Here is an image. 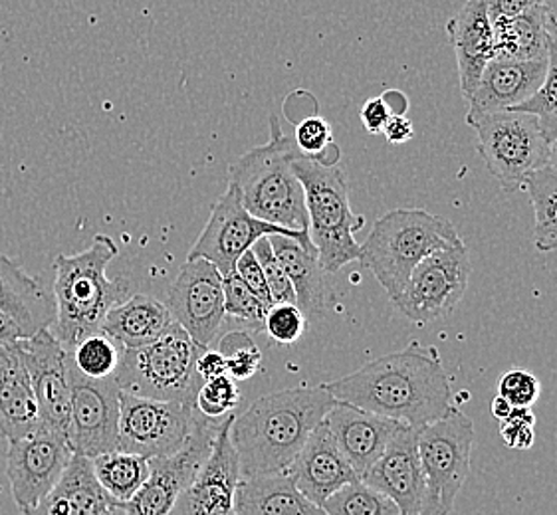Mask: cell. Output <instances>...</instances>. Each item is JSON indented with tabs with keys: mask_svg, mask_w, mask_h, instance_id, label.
I'll use <instances>...</instances> for the list:
<instances>
[{
	"mask_svg": "<svg viewBox=\"0 0 557 515\" xmlns=\"http://www.w3.org/2000/svg\"><path fill=\"white\" fill-rule=\"evenodd\" d=\"M474 440V423L457 406L441 420L419 428V459L424 474L421 515H450L469 478Z\"/></svg>",
	"mask_w": 557,
	"mask_h": 515,
	"instance_id": "ba28073f",
	"label": "cell"
},
{
	"mask_svg": "<svg viewBox=\"0 0 557 515\" xmlns=\"http://www.w3.org/2000/svg\"><path fill=\"white\" fill-rule=\"evenodd\" d=\"M91 466L101 488L125 504L146 483L151 472L149 460L135 454H125L120 450L91 459Z\"/></svg>",
	"mask_w": 557,
	"mask_h": 515,
	"instance_id": "4dcf8cb0",
	"label": "cell"
},
{
	"mask_svg": "<svg viewBox=\"0 0 557 515\" xmlns=\"http://www.w3.org/2000/svg\"><path fill=\"white\" fill-rule=\"evenodd\" d=\"M0 312L16 322L24 337L50 329L57 319L54 296L4 254H0Z\"/></svg>",
	"mask_w": 557,
	"mask_h": 515,
	"instance_id": "484cf974",
	"label": "cell"
},
{
	"mask_svg": "<svg viewBox=\"0 0 557 515\" xmlns=\"http://www.w3.org/2000/svg\"><path fill=\"white\" fill-rule=\"evenodd\" d=\"M235 272L238 274V278L245 281L246 286L252 290L258 300L270 310L272 307V298H270L267 280H264V272L260 268V262H258L252 250H248V252L240 256V260L236 262Z\"/></svg>",
	"mask_w": 557,
	"mask_h": 515,
	"instance_id": "ee69618b",
	"label": "cell"
},
{
	"mask_svg": "<svg viewBox=\"0 0 557 515\" xmlns=\"http://www.w3.org/2000/svg\"><path fill=\"white\" fill-rule=\"evenodd\" d=\"M296 151L294 139L284 135L278 117L272 115L268 143L231 163L228 183L235 185L243 206L258 221L310 235L306 194L292 167Z\"/></svg>",
	"mask_w": 557,
	"mask_h": 515,
	"instance_id": "277c9868",
	"label": "cell"
},
{
	"mask_svg": "<svg viewBox=\"0 0 557 515\" xmlns=\"http://www.w3.org/2000/svg\"><path fill=\"white\" fill-rule=\"evenodd\" d=\"M535 416L528 406H513L512 413L500 423V437L506 447L530 450L535 442Z\"/></svg>",
	"mask_w": 557,
	"mask_h": 515,
	"instance_id": "7bdbcfd3",
	"label": "cell"
},
{
	"mask_svg": "<svg viewBox=\"0 0 557 515\" xmlns=\"http://www.w3.org/2000/svg\"><path fill=\"white\" fill-rule=\"evenodd\" d=\"M165 305L199 348L211 349L226 317L223 274L207 260H187L169 286Z\"/></svg>",
	"mask_w": 557,
	"mask_h": 515,
	"instance_id": "9a60e30c",
	"label": "cell"
},
{
	"mask_svg": "<svg viewBox=\"0 0 557 515\" xmlns=\"http://www.w3.org/2000/svg\"><path fill=\"white\" fill-rule=\"evenodd\" d=\"M120 254L108 235H96L84 252L54 260L57 319L50 329L62 349L70 353L84 337L101 331L106 315L129 298V284L110 280L106 269Z\"/></svg>",
	"mask_w": 557,
	"mask_h": 515,
	"instance_id": "3957f363",
	"label": "cell"
},
{
	"mask_svg": "<svg viewBox=\"0 0 557 515\" xmlns=\"http://www.w3.org/2000/svg\"><path fill=\"white\" fill-rule=\"evenodd\" d=\"M494 58L508 62L546 60L549 50L542 7L518 14L500 16L492 21Z\"/></svg>",
	"mask_w": 557,
	"mask_h": 515,
	"instance_id": "f546056e",
	"label": "cell"
},
{
	"mask_svg": "<svg viewBox=\"0 0 557 515\" xmlns=\"http://www.w3.org/2000/svg\"><path fill=\"white\" fill-rule=\"evenodd\" d=\"M513 112L532 113L540 124L542 134L552 143L557 137V45L549 42L547 50L546 79L534 98L522 105L512 108Z\"/></svg>",
	"mask_w": 557,
	"mask_h": 515,
	"instance_id": "e575fe53",
	"label": "cell"
},
{
	"mask_svg": "<svg viewBox=\"0 0 557 515\" xmlns=\"http://www.w3.org/2000/svg\"><path fill=\"white\" fill-rule=\"evenodd\" d=\"M18 339H24L21 327H18L16 322L11 319L9 315L0 312V348H2V346H9V343H14V341H18Z\"/></svg>",
	"mask_w": 557,
	"mask_h": 515,
	"instance_id": "f907efd6",
	"label": "cell"
},
{
	"mask_svg": "<svg viewBox=\"0 0 557 515\" xmlns=\"http://www.w3.org/2000/svg\"><path fill=\"white\" fill-rule=\"evenodd\" d=\"M547 167L554 168L557 173V137L549 143V155H547Z\"/></svg>",
	"mask_w": 557,
	"mask_h": 515,
	"instance_id": "f5cc1de1",
	"label": "cell"
},
{
	"mask_svg": "<svg viewBox=\"0 0 557 515\" xmlns=\"http://www.w3.org/2000/svg\"><path fill=\"white\" fill-rule=\"evenodd\" d=\"M173 324V315L165 303L135 293L106 315L101 331L123 349H137L157 341Z\"/></svg>",
	"mask_w": 557,
	"mask_h": 515,
	"instance_id": "f1b7e54d",
	"label": "cell"
},
{
	"mask_svg": "<svg viewBox=\"0 0 557 515\" xmlns=\"http://www.w3.org/2000/svg\"><path fill=\"white\" fill-rule=\"evenodd\" d=\"M448 40L457 56L460 91L469 100L486 66L494 60L492 18L486 0H467L446 24Z\"/></svg>",
	"mask_w": 557,
	"mask_h": 515,
	"instance_id": "603a6c76",
	"label": "cell"
},
{
	"mask_svg": "<svg viewBox=\"0 0 557 515\" xmlns=\"http://www.w3.org/2000/svg\"><path fill=\"white\" fill-rule=\"evenodd\" d=\"M513 406L512 404L508 403L506 399H502L500 394L492 401L491 404V413L498 423H502V420H506L508 416H510V413H512Z\"/></svg>",
	"mask_w": 557,
	"mask_h": 515,
	"instance_id": "816d5d0a",
	"label": "cell"
},
{
	"mask_svg": "<svg viewBox=\"0 0 557 515\" xmlns=\"http://www.w3.org/2000/svg\"><path fill=\"white\" fill-rule=\"evenodd\" d=\"M469 250L465 242L436 250L412 269L401 293L391 302L412 324L429 325L453 314L469 288Z\"/></svg>",
	"mask_w": 557,
	"mask_h": 515,
	"instance_id": "8fae6325",
	"label": "cell"
},
{
	"mask_svg": "<svg viewBox=\"0 0 557 515\" xmlns=\"http://www.w3.org/2000/svg\"><path fill=\"white\" fill-rule=\"evenodd\" d=\"M221 420L201 415L187 444L169 459L149 460L151 472L146 483L125 504V515H169L178 495L189 488L202 464L211 456Z\"/></svg>",
	"mask_w": 557,
	"mask_h": 515,
	"instance_id": "5bb4252c",
	"label": "cell"
},
{
	"mask_svg": "<svg viewBox=\"0 0 557 515\" xmlns=\"http://www.w3.org/2000/svg\"><path fill=\"white\" fill-rule=\"evenodd\" d=\"M72 456L67 438L42 426L30 437L9 442L7 476L21 512L36 507L54 490Z\"/></svg>",
	"mask_w": 557,
	"mask_h": 515,
	"instance_id": "2e32d148",
	"label": "cell"
},
{
	"mask_svg": "<svg viewBox=\"0 0 557 515\" xmlns=\"http://www.w3.org/2000/svg\"><path fill=\"white\" fill-rule=\"evenodd\" d=\"M337 403L320 387L270 392L250 404L231 426L240 478L290 470L304 444Z\"/></svg>",
	"mask_w": 557,
	"mask_h": 515,
	"instance_id": "7a4b0ae2",
	"label": "cell"
},
{
	"mask_svg": "<svg viewBox=\"0 0 557 515\" xmlns=\"http://www.w3.org/2000/svg\"><path fill=\"white\" fill-rule=\"evenodd\" d=\"M252 252L260 262V268L264 272V280H267L268 291H270V298H272V305L274 303H296L294 286H292L286 269L280 264L278 258L274 254L268 236L258 240L257 244L252 247Z\"/></svg>",
	"mask_w": 557,
	"mask_h": 515,
	"instance_id": "f35d334b",
	"label": "cell"
},
{
	"mask_svg": "<svg viewBox=\"0 0 557 515\" xmlns=\"http://www.w3.org/2000/svg\"><path fill=\"white\" fill-rule=\"evenodd\" d=\"M294 143L301 155L308 158H325L330 151H334V134L332 125L327 124L320 115H310L296 125Z\"/></svg>",
	"mask_w": 557,
	"mask_h": 515,
	"instance_id": "60d3db41",
	"label": "cell"
},
{
	"mask_svg": "<svg viewBox=\"0 0 557 515\" xmlns=\"http://www.w3.org/2000/svg\"><path fill=\"white\" fill-rule=\"evenodd\" d=\"M389 105L385 103V100L377 96V98H371V100L363 103L361 108V124L366 127V131L371 135H381L385 125L391 120Z\"/></svg>",
	"mask_w": 557,
	"mask_h": 515,
	"instance_id": "f6af8a7d",
	"label": "cell"
},
{
	"mask_svg": "<svg viewBox=\"0 0 557 515\" xmlns=\"http://www.w3.org/2000/svg\"><path fill=\"white\" fill-rule=\"evenodd\" d=\"M361 482L391 498L401 515H421L424 474L419 459V428L403 425Z\"/></svg>",
	"mask_w": 557,
	"mask_h": 515,
	"instance_id": "d6986e66",
	"label": "cell"
},
{
	"mask_svg": "<svg viewBox=\"0 0 557 515\" xmlns=\"http://www.w3.org/2000/svg\"><path fill=\"white\" fill-rule=\"evenodd\" d=\"M23 355L33 381L40 426L58 435H67L72 385L67 370V353L50 329L24 337Z\"/></svg>",
	"mask_w": 557,
	"mask_h": 515,
	"instance_id": "e0dca14e",
	"label": "cell"
},
{
	"mask_svg": "<svg viewBox=\"0 0 557 515\" xmlns=\"http://www.w3.org/2000/svg\"><path fill=\"white\" fill-rule=\"evenodd\" d=\"M381 135L389 141L391 146H403L414 137V127L407 120V115H391V120Z\"/></svg>",
	"mask_w": 557,
	"mask_h": 515,
	"instance_id": "c3c4849f",
	"label": "cell"
},
{
	"mask_svg": "<svg viewBox=\"0 0 557 515\" xmlns=\"http://www.w3.org/2000/svg\"><path fill=\"white\" fill-rule=\"evenodd\" d=\"M40 428L33 381L23 355V339L0 348V435L26 438Z\"/></svg>",
	"mask_w": 557,
	"mask_h": 515,
	"instance_id": "d4e9b609",
	"label": "cell"
},
{
	"mask_svg": "<svg viewBox=\"0 0 557 515\" xmlns=\"http://www.w3.org/2000/svg\"><path fill=\"white\" fill-rule=\"evenodd\" d=\"M288 474L298 490L318 505H323L330 495L347 483L359 480L323 420L315 426Z\"/></svg>",
	"mask_w": 557,
	"mask_h": 515,
	"instance_id": "44dd1931",
	"label": "cell"
},
{
	"mask_svg": "<svg viewBox=\"0 0 557 515\" xmlns=\"http://www.w3.org/2000/svg\"><path fill=\"white\" fill-rule=\"evenodd\" d=\"M117 450L141 459H169L187 444L201 413L190 404L120 394Z\"/></svg>",
	"mask_w": 557,
	"mask_h": 515,
	"instance_id": "30bf717a",
	"label": "cell"
},
{
	"mask_svg": "<svg viewBox=\"0 0 557 515\" xmlns=\"http://www.w3.org/2000/svg\"><path fill=\"white\" fill-rule=\"evenodd\" d=\"M458 242L462 238L457 226L443 216L423 209H395L375 221L361 244L359 262L393 300L424 258Z\"/></svg>",
	"mask_w": 557,
	"mask_h": 515,
	"instance_id": "8992f818",
	"label": "cell"
},
{
	"mask_svg": "<svg viewBox=\"0 0 557 515\" xmlns=\"http://www.w3.org/2000/svg\"><path fill=\"white\" fill-rule=\"evenodd\" d=\"M23 515H125V502L101 488L91 460L74 454L54 490Z\"/></svg>",
	"mask_w": 557,
	"mask_h": 515,
	"instance_id": "cb8c5ba5",
	"label": "cell"
},
{
	"mask_svg": "<svg viewBox=\"0 0 557 515\" xmlns=\"http://www.w3.org/2000/svg\"><path fill=\"white\" fill-rule=\"evenodd\" d=\"M337 159L308 158L296 151L292 161L306 194L310 240L325 274L359 260L356 235L366 226V218L351 211L346 173L337 167Z\"/></svg>",
	"mask_w": 557,
	"mask_h": 515,
	"instance_id": "5b68a950",
	"label": "cell"
},
{
	"mask_svg": "<svg viewBox=\"0 0 557 515\" xmlns=\"http://www.w3.org/2000/svg\"><path fill=\"white\" fill-rule=\"evenodd\" d=\"M308 319L296 303H274L264 317V331L280 346H294L306 331Z\"/></svg>",
	"mask_w": 557,
	"mask_h": 515,
	"instance_id": "ab89813d",
	"label": "cell"
},
{
	"mask_svg": "<svg viewBox=\"0 0 557 515\" xmlns=\"http://www.w3.org/2000/svg\"><path fill=\"white\" fill-rule=\"evenodd\" d=\"M240 397L243 394L238 389V382L233 377L223 375L202 382L195 406L205 418L223 420L226 416L233 415V411L240 404Z\"/></svg>",
	"mask_w": 557,
	"mask_h": 515,
	"instance_id": "74e56055",
	"label": "cell"
},
{
	"mask_svg": "<svg viewBox=\"0 0 557 515\" xmlns=\"http://www.w3.org/2000/svg\"><path fill=\"white\" fill-rule=\"evenodd\" d=\"M122 355L123 348L117 341H113L112 337L106 336L103 331H96L84 337L78 346L67 353V359L74 365V369L84 377L101 381L112 379L120 367Z\"/></svg>",
	"mask_w": 557,
	"mask_h": 515,
	"instance_id": "d6a6232c",
	"label": "cell"
},
{
	"mask_svg": "<svg viewBox=\"0 0 557 515\" xmlns=\"http://www.w3.org/2000/svg\"><path fill=\"white\" fill-rule=\"evenodd\" d=\"M236 415L221 420L211 456L201 470L178 495L169 515H236L235 492L240 482V468L231 442V426Z\"/></svg>",
	"mask_w": 557,
	"mask_h": 515,
	"instance_id": "ac0fdd59",
	"label": "cell"
},
{
	"mask_svg": "<svg viewBox=\"0 0 557 515\" xmlns=\"http://www.w3.org/2000/svg\"><path fill=\"white\" fill-rule=\"evenodd\" d=\"M546 72L547 58L532 62H508L494 58L484 70L476 90L467 100V120L522 105L542 88Z\"/></svg>",
	"mask_w": 557,
	"mask_h": 515,
	"instance_id": "7402d4cb",
	"label": "cell"
},
{
	"mask_svg": "<svg viewBox=\"0 0 557 515\" xmlns=\"http://www.w3.org/2000/svg\"><path fill=\"white\" fill-rule=\"evenodd\" d=\"M219 351L226 361V373L236 382L248 381L262 369V351L248 331H231L219 341Z\"/></svg>",
	"mask_w": 557,
	"mask_h": 515,
	"instance_id": "8d00e7d4",
	"label": "cell"
},
{
	"mask_svg": "<svg viewBox=\"0 0 557 515\" xmlns=\"http://www.w3.org/2000/svg\"><path fill=\"white\" fill-rule=\"evenodd\" d=\"M542 4L544 0H486L492 21L500 16H518Z\"/></svg>",
	"mask_w": 557,
	"mask_h": 515,
	"instance_id": "7dc6e473",
	"label": "cell"
},
{
	"mask_svg": "<svg viewBox=\"0 0 557 515\" xmlns=\"http://www.w3.org/2000/svg\"><path fill=\"white\" fill-rule=\"evenodd\" d=\"M322 507L327 515H401L391 498L361 480L337 490Z\"/></svg>",
	"mask_w": 557,
	"mask_h": 515,
	"instance_id": "836d02e7",
	"label": "cell"
},
{
	"mask_svg": "<svg viewBox=\"0 0 557 515\" xmlns=\"http://www.w3.org/2000/svg\"><path fill=\"white\" fill-rule=\"evenodd\" d=\"M235 510L236 515H327L298 490L288 472L240 478Z\"/></svg>",
	"mask_w": 557,
	"mask_h": 515,
	"instance_id": "83f0119b",
	"label": "cell"
},
{
	"mask_svg": "<svg viewBox=\"0 0 557 515\" xmlns=\"http://www.w3.org/2000/svg\"><path fill=\"white\" fill-rule=\"evenodd\" d=\"M322 387L337 403L351 404L412 428L433 425L453 409L445 363L435 348L419 341L397 353L373 359Z\"/></svg>",
	"mask_w": 557,
	"mask_h": 515,
	"instance_id": "6da1fadb",
	"label": "cell"
},
{
	"mask_svg": "<svg viewBox=\"0 0 557 515\" xmlns=\"http://www.w3.org/2000/svg\"><path fill=\"white\" fill-rule=\"evenodd\" d=\"M268 240L290 278L301 314L306 319H322L332 302V288L318 260V252L306 250L288 236H268Z\"/></svg>",
	"mask_w": 557,
	"mask_h": 515,
	"instance_id": "4316f807",
	"label": "cell"
},
{
	"mask_svg": "<svg viewBox=\"0 0 557 515\" xmlns=\"http://www.w3.org/2000/svg\"><path fill=\"white\" fill-rule=\"evenodd\" d=\"M542 14H544V30H546L547 40L557 45V0H544Z\"/></svg>",
	"mask_w": 557,
	"mask_h": 515,
	"instance_id": "681fc988",
	"label": "cell"
},
{
	"mask_svg": "<svg viewBox=\"0 0 557 515\" xmlns=\"http://www.w3.org/2000/svg\"><path fill=\"white\" fill-rule=\"evenodd\" d=\"M267 236H288L292 240L300 242L306 250L315 252L308 233H292L255 218L243 206L235 185L228 183V189L224 191L223 197L214 202L209 223L190 248L187 260H207L226 276L235 272L236 262L240 256L252 250L260 238Z\"/></svg>",
	"mask_w": 557,
	"mask_h": 515,
	"instance_id": "7c38bea8",
	"label": "cell"
},
{
	"mask_svg": "<svg viewBox=\"0 0 557 515\" xmlns=\"http://www.w3.org/2000/svg\"><path fill=\"white\" fill-rule=\"evenodd\" d=\"M224 314L246 327V331H264L268 307L258 300L238 274L223 276Z\"/></svg>",
	"mask_w": 557,
	"mask_h": 515,
	"instance_id": "d590c367",
	"label": "cell"
},
{
	"mask_svg": "<svg viewBox=\"0 0 557 515\" xmlns=\"http://www.w3.org/2000/svg\"><path fill=\"white\" fill-rule=\"evenodd\" d=\"M202 351L181 325L173 324L153 343L123 349L113 379L125 394L195 406L202 385L197 373Z\"/></svg>",
	"mask_w": 557,
	"mask_h": 515,
	"instance_id": "52a82bcc",
	"label": "cell"
},
{
	"mask_svg": "<svg viewBox=\"0 0 557 515\" xmlns=\"http://www.w3.org/2000/svg\"><path fill=\"white\" fill-rule=\"evenodd\" d=\"M197 373H199L202 382L228 375L226 373V361L221 355V351L219 349H205L201 357L197 359Z\"/></svg>",
	"mask_w": 557,
	"mask_h": 515,
	"instance_id": "bcb514c9",
	"label": "cell"
},
{
	"mask_svg": "<svg viewBox=\"0 0 557 515\" xmlns=\"http://www.w3.org/2000/svg\"><path fill=\"white\" fill-rule=\"evenodd\" d=\"M542 391L540 379L532 370L512 369L504 373L498 385V394L512 406H532Z\"/></svg>",
	"mask_w": 557,
	"mask_h": 515,
	"instance_id": "b9f144b4",
	"label": "cell"
},
{
	"mask_svg": "<svg viewBox=\"0 0 557 515\" xmlns=\"http://www.w3.org/2000/svg\"><path fill=\"white\" fill-rule=\"evenodd\" d=\"M323 423L334 435L337 447L356 470L359 480L383 456L391 438L403 426V423L373 415L346 403H335Z\"/></svg>",
	"mask_w": 557,
	"mask_h": 515,
	"instance_id": "ffe728a7",
	"label": "cell"
},
{
	"mask_svg": "<svg viewBox=\"0 0 557 515\" xmlns=\"http://www.w3.org/2000/svg\"><path fill=\"white\" fill-rule=\"evenodd\" d=\"M467 124L479 137V158L504 191L524 189L530 173L547 167L549 141L532 113L504 110L467 120Z\"/></svg>",
	"mask_w": 557,
	"mask_h": 515,
	"instance_id": "9c48e42d",
	"label": "cell"
},
{
	"mask_svg": "<svg viewBox=\"0 0 557 515\" xmlns=\"http://www.w3.org/2000/svg\"><path fill=\"white\" fill-rule=\"evenodd\" d=\"M534 206V247L540 252L557 250V173L554 168H537L524 183Z\"/></svg>",
	"mask_w": 557,
	"mask_h": 515,
	"instance_id": "1f68e13d",
	"label": "cell"
},
{
	"mask_svg": "<svg viewBox=\"0 0 557 515\" xmlns=\"http://www.w3.org/2000/svg\"><path fill=\"white\" fill-rule=\"evenodd\" d=\"M72 409L67 425V444L74 454L96 459L117 450L120 438V387L115 379L94 381L74 369L67 359Z\"/></svg>",
	"mask_w": 557,
	"mask_h": 515,
	"instance_id": "4fadbf2b",
	"label": "cell"
}]
</instances>
